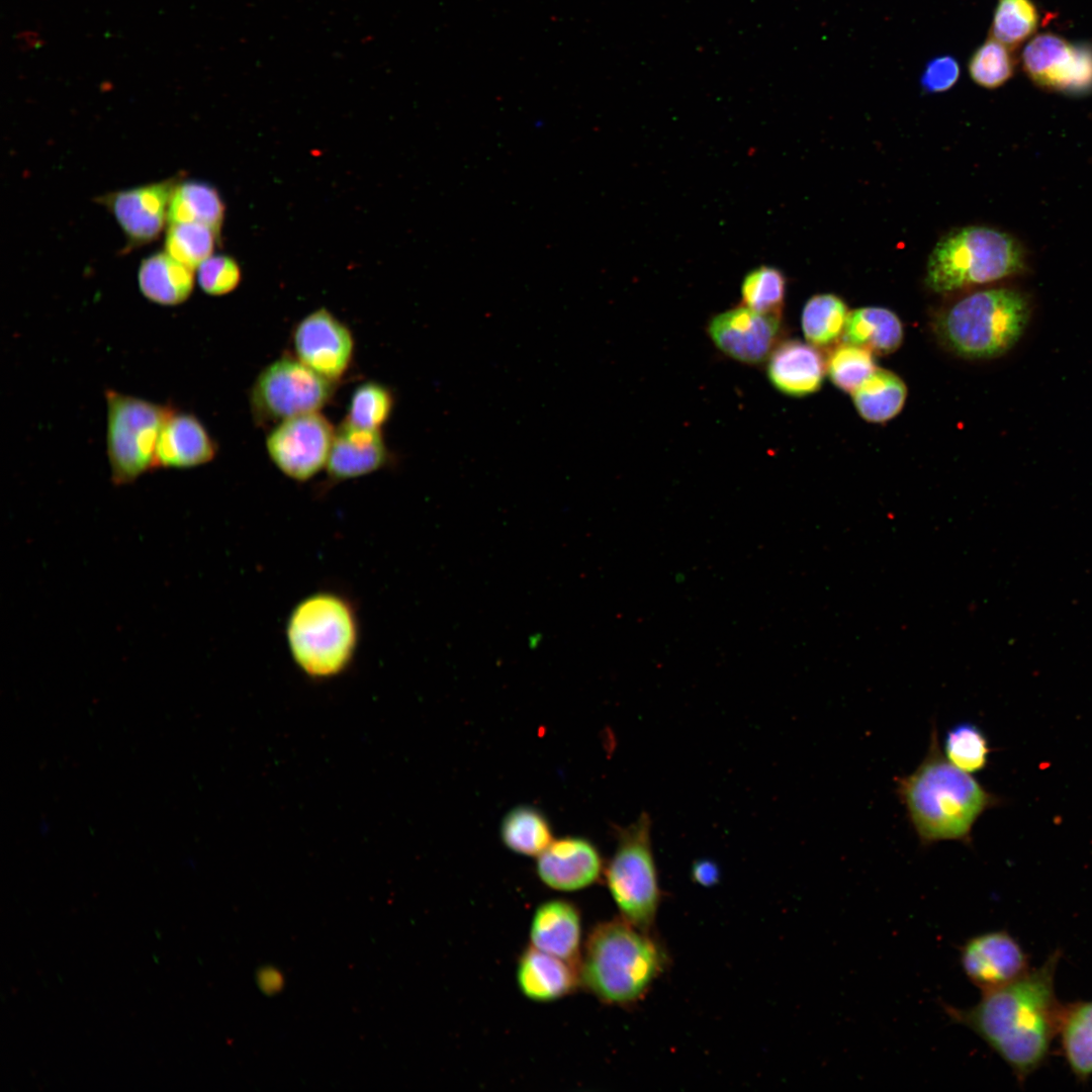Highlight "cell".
Wrapping results in <instances>:
<instances>
[{
  "label": "cell",
  "instance_id": "obj_1",
  "mask_svg": "<svg viewBox=\"0 0 1092 1092\" xmlns=\"http://www.w3.org/2000/svg\"><path fill=\"white\" fill-rule=\"evenodd\" d=\"M1059 949L1014 982L983 993L969 1008L943 1004V1011L984 1040L1022 1084L1049 1059L1064 1010L1056 994Z\"/></svg>",
  "mask_w": 1092,
  "mask_h": 1092
},
{
  "label": "cell",
  "instance_id": "obj_2",
  "mask_svg": "<svg viewBox=\"0 0 1092 1092\" xmlns=\"http://www.w3.org/2000/svg\"><path fill=\"white\" fill-rule=\"evenodd\" d=\"M895 782L898 798L923 846L940 841L971 845L975 823L997 803L976 779L945 757L934 723L921 762Z\"/></svg>",
  "mask_w": 1092,
  "mask_h": 1092
},
{
  "label": "cell",
  "instance_id": "obj_3",
  "mask_svg": "<svg viewBox=\"0 0 1092 1092\" xmlns=\"http://www.w3.org/2000/svg\"><path fill=\"white\" fill-rule=\"evenodd\" d=\"M287 650L297 668L312 679L348 670L362 639L359 607L347 592L312 590L299 599L284 624Z\"/></svg>",
  "mask_w": 1092,
  "mask_h": 1092
},
{
  "label": "cell",
  "instance_id": "obj_4",
  "mask_svg": "<svg viewBox=\"0 0 1092 1092\" xmlns=\"http://www.w3.org/2000/svg\"><path fill=\"white\" fill-rule=\"evenodd\" d=\"M666 956L648 935L625 919L595 926L579 963L580 984L601 1002L627 1006L639 1001L662 973Z\"/></svg>",
  "mask_w": 1092,
  "mask_h": 1092
},
{
  "label": "cell",
  "instance_id": "obj_5",
  "mask_svg": "<svg viewBox=\"0 0 1092 1092\" xmlns=\"http://www.w3.org/2000/svg\"><path fill=\"white\" fill-rule=\"evenodd\" d=\"M1026 297L1009 288L976 291L942 309L933 327L943 346L967 359H989L1012 348L1029 318Z\"/></svg>",
  "mask_w": 1092,
  "mask_h": 1092
},
{
  "label": "cell",
  "instance_id": "obj_6",
  "mask_svg": "<svg viewBox=\"0 0 1092 1092\" xmlns=\"http://www.w3.org/2000/svg\"><path fill=\"white\" fill-rule=\"evenodd\" d=\"M1021 245L1009 234L983 225L954 230L933 248L925 283L934 292L948 293L994 282L1024 269Z\"/></svg>",
  "mask_w": 1092,
  "mask_h": 1092
},
{
  "label": "cell",
  "instance_id": "obj_7",
  "mask_svg": "<svg viewBox=\"0 0 1092 1092\" xmlns=\"http://www.w3.org/2000/svg\"><path fill=\"white\" fill-rule=\"evenodd\" d=\"M106 453L111 479L116 485L134 481L155 468L158 439L175 407L105 390Z\"/></svg>",
  "mask_w": 1092,
  "mask_h": 1092
},
{
  "label": "cell",
  "instance_id": "obj_8",
  "mask_svg": "<svg viewBox=\"0 0 1092 1092\" xmlns=\"http://www.w3.org/2000/svg\"><path fill=\"white\" fill-rule=\"evenodd\" d=\"M651 827L650 816L643 812L623 828L606 872L608 889L622 918L647 932L655 921L660 901Z\"/></svg>",
  "mask_w": 1092,
  "mask_h": 1092
},
{
  "label": "cell",
  "instance_id": "obj_9",
  "mask_svg": "<svg viewBox=\"0 0 1092 1092\" xmlns=\"http://www.w3.org/2000/svg\"><path fill=\"white\" fill-rule=\"evenodd\" d=\"M337 382L316 373L295 356H283L265 366L252 384L253 419L267 425L321 412L332 399Z\"/></svg>",
  "mask_w": 1092,
  "mask_h": 1092
},
{
  "label": "cell",
  "instance_id": "obj_10",
  "mask_svg": "<svg viewBox=\"0 0 1092 1092\" xmlns=\"http://www.w3.org/2000/svg\"><path fill=\"white\" fill-rule=\"evenodd\" d=\"M335 433L321 412L281 421L266 437L268 457L284 476L308 481L326 468Z\"/></svg>",
  "mask_w": 1092,
  "mask_h": 1092
},
{
  "label": "cell",
  "instance_id": "obj_11",
  "mask_svg": "<svg viewBox=\"0 0 1092 1092\" xmlns=\"http://www.w3.org/2000/svg\"><path fill=\"white\" fill-rule=\"evenodd\" d=\"M1022 66L1038 86L1069 94L1092 89V46L1071 43L1053 33L1033 37L1022 53Z\"/></svg>",
  "mask_w": 1092,
  "mask_h": 1092
},
{
  "label": "cell",
  "instance_id": "obj_12",
  "mask_svg": "<svg viewBox=\"0 0 1092 1092\" xmlns=\"http://www.w3.org/2000/svg\"><path fill=\"white\" fill-rule=\"evenodd\" d=\"M295 357L322 376L337 382L354 356L351 330L327 308L302 317L292 331Z\"/></svg>",
  "mask_w": 1092,
  "mask_h": 1092
},
{
  "label": "cell",
  "instance_id": "obj_13",
  "mask_svg": "<svg viewBox=\"0 0 1092 1092\" xmlns=\"http://www.w3.org/2000/svg\"><path fill=\"white\" fill-rule=\"evenodd\" d=\"M179 175L97 197L114 215L128 247H140L157 240L168 222V209Z\"/></svg>",
  "mask_w": 1092,
  "mask_h": 1092
},
{
  "label": "cell",
  "instance_id": "obj_14",
  "mask_svg": "<svg viewBox=\"0 0 1092 1092\" xmlns=\"http://www.w3.org/2000/svg\"><path fill=\"white\" fill-rule=\"evenodd\" d=\"M960 964L968 980L983 993L1004 987L1029 971L1026 952L1005 930L970 937L961 947Z\"/></svg>",
  "mask_w": 1092,
  "mask_h": 1092
},
{
  "label": "cell",
  "instance_id": "obj_15",
  "mask_svg": "<svg viewBox=\"0 0 1092 1092\" xmlns=\"http://www.w3.org/2000/svg\"><path fill=\"white\" fill-rule=\"evenodd\" d=\"M781 317L742 305L715 315L708 325V333L726 355L743 363L757 364L767 359L776 348Z\"/></svg>",
  "mask_w": 1092,
  "mask_h": 1092
},
{
  "label": "cell",
  "instance_id": "obj_16",
  "mask_svg": "<svg viewBox=\"0 0 1092 1092\" xmlns=\"http://www.w3.org/2000/svg\"><path fill=\"white\" fill-rule=\"evenodd\" d=\"M388 461L389 453L381 430L362 429L343 421L336 429L325 468L327 481L322 490L378 471Z\"/></svg>",
  "mask_w": 1092,
  "mask_h": 1092
},
{
  "label": "cell",
  "instance_id": "obj_17",
  "mask_svg": "<svg viewBox=\"0 0 1092 1092\" xmlns=\"http://www.w3.org/2000/svg\"><path fill=\"white\" fill-rule=\"evenodd\" d=\"M537 874L549 888L572 892L596 883L603 860L596 846L578 837L552 841L539 855Z\"/></svg>",
  "mask_w": 1092,
  "mask_h": 1092
},
{
  "label": "cell",
  "instance_id": "obj_18",
  "mask_svg": "<svg viewBox=\"0 0 1092 1092\" xmlns=\"http://www.w3.org/2000/svg\"><path fill=\"white\" fill-rule=\"evenodd\" d=\"M217 444L203 423L193 414L176 408L161 430L155 468L188 469L212 461Z\"/></svg>",
  "mask_w": 1092,
  "mask_h": 1092
},
{
  "label": "cell",
  "instance_id": "obj_19",
  "mask_svg": "<svg viewBox=\"0 0 1092 1092\" xmlns=\"http://www.w3.org/2000/svg\"><path fill=\"white\" fill-rule=\"evenodd\" d=\"M531 946L579 967L581 918L574 904L565 900L542 903L530 925Z\"/></svg>",
  "mask_w": 1092,
  "mask_h": 1092
},
{
  "label": "cell",
  "instance_id": "obj_20",
  "mask_svg": "<svg viewBox=\"0 0 1092 1092\" xmlns=\"http://www.w3.org/2000/svg\"><path fill=\"white\" fill-rule=\"evenodd\" d=\"M826 361L815 346L799 340L782 342L768 357L767 376L784 394L806 396L822 385Z\"/></svg>",
  "mask_w": 1092,
  "mask_h": 1092
},
{
  "label": "cell",
  "instance_id": "obj_21",
  "mask_svg": "<svg viewBox=\"0 0 1092 1092\" xmlns=\"http://www.w3.org/2000/svg\"><path fill=\"white\" fill-rule=\"evenodd\" d=\"M517 982L521 993L538 1003L559 1000L581 986L578 966L531 945L519 958Z\"/></svg>",
  "mask_w": 1092,
  "mask_h": 1092
},
{
  "label": "cell",
  "instance_id": "obj_22",
  "mask_svg": "<svg viewBox=\"0 0 1092 1092\" xmlns=\"http://www.w3.org/2000/svg\"><path fill=\"white\" fill-rule=\"evenodd\" d=\"M138 282L141 292L150 301L166 306L178 305L192 293L193 269L167 252H158L141 262Z\"/></svg>",
  "mask_w": 1092,
  "mask_h": 1092
},
{
  "label": "cell",
  "instance_id": "obj_23",
  "mask_svg": "<svg viewBox=\"0 0 1092 1092\" xmlns=\"http://www.w3.org/2000/svg\"><path fill=\"white\" fill-rule=\"evenodd\" d=\"M843 339L873 354L888 355L900 348L904 330L901 320L891 309L864 306L849 311Z\"/></svg>",
  "mask_w": 1092,
  "mask_h": 1092
},
{
  "label": "cell",
  "instance_id": "obj_24",
  "mask_svg": "<svg viewBox=\"0 0 1092 1092\" xmlns=\"http://www.w3.org/2000/svg\"><path fill=\"white\" fill-rule=\"evenodd\" d=\"M1058 1035L1073 1075L1086 1082L1092 1076V1000L1064 1005Z\"/></svg>",
  "mask_w": 1092,
  "mask_h": 1092
},
{
  "label": "cell",
  "instance_id": "obj_25",
  "mask_svg": "<svg viewBox=\"0 0 1092 1092\" xmlns=\"http://www.w3.org/2000/svg\"><path fill=\"white\" fill-rule=\"evenodd\" d=\"M851 396L858 415L863 420L883 424L902 411L907 397V387L894 372L877 368Z\"/></svg>",
  "mask_w": 1092,
  "mask_h": 1092
},
{
  "label": "cell",
  "instance_id": "obj_26",
  "mask_svg": "<svg viewBox=\"0 0 1092 1092\" xmlns=\"http://www.w3.org/2000/svg\"><path fill=\"white\" fill-rule=\"evenodd\" d=\"M224 216V205L217 190L202 181L182 179L176 185L168 209V222H200L217 234Z\"/></svg>",
  "mask_w": 1092,
  "mask_h": 1092
},
{
  "label": "cell",
  "instance_id": "obj_27",
  "mask_svg": "<svg viewBox=\"0 0 1092 1092\" xmlns=\"http://www.w3.org/2000/svg\"><path fill=\"white\" fill-rule=\"evenodd\" d=\"M848 307L844 300L832 293L811 296L805 303L801 326L807 342L815 347L835 343L845 328Z\"/></svg>",
  "mask_w": 1092,
  "mask_h": 1092
},
{
  "label": "cell",
  "instance_id": "obj_28",
  "mask_svg": "<svg viewBox=\"0 0 1092 1092\" xmlns=\"http://www.w3.org/2000/svg\"><path fill=\"white\" fill-rule=\"evenodd\" d=\"M502 838L510 849L526 855H539L552 842L545 817L527 806L508 813L502 823Z\"/></svg>",
  "mask_w": 1092,
  "mask_h": 1092
},
{
  "label": "cell",
  "instance_id": "obj_29",
  "mask_svg": "<svg viewBox=\"0 0 1092 1092\" xmlns=\"http://www.w3.org/2000/svg\"><path fill=\"white\" fill-rule=\"evenodd\" d=\"M217 236L204 223H170L165 237V252L194 270L212 255Z\"/></svg>",
  "mask_w": 1092,
  "mask_h": 1092
},
{
  "label": "cell",
  "instance_id": "obj_30",
  "mask_svg": "<svg viewBox=\"0 0 1092 1092\" xmlns=\"http://www.w3.org/2000/svg\"><path fill=\"white\" fill-rule=\"evenodd\" d=\"M394 406L391 390L377 381H366L353 391L346 419L348 424L370 430H381Z\"/></svg>",
  "mask_w": 1092,
  "mask_h": 1092
},
{
  "label": "cell",
  "instance_id": "obj_31",
  "mask_svg": "<svg viewBox=\"0 0 1092 1092\" xmlns=\"http://www.w3.org/2000/svg\"><path fill=\"white\" fill-rule=\"evenodd\" d=\"M877 368L870 350L847 342L836 346L826 360V372L831 382L850 394Z\"/></svg>",
  "mask_w": 1092,
  "mask_h": 1092
},
{
  "label": "cell",
  "instance_id": "obj_32",
  "mask_svg": "<svg viewBox=\"0 0 1092 1092\" xmlns=\"http://www.w3.org/2000/svg\"><path fill=\"white\" fill-rule=\"evenodd\" d=\"M786 296V278L775 267L760 266L744 277L741 298L744 306L755 311L782 315Z\"/></svg>",
  "mask_w": 1092,
  "mask_h": 1092
},
{
  "label": "cell",
  "instance_id": "obj_33",
  "mask_svg": "<svg viewBox=\"0 0 1092 1092\" xmlns=\"http://www.w3.org/2000/svg\"><path fill=\"white\" fill-rule=\"evenodd\" d=\"M944 755L958 768L978 772L985 768L990 752L981 729L969 722L954 725L944 738Z\"/></svg>",
  "mask_w": 1092,
  "mask_h": 1092
},
{
  "label": "cell",
  "instance_id": "obj_34",
  "mask_svg": "<svg viewBox=\"0 0 1092 1092\" xmlns=\"http://www.w3.org/2000/svg\"><path fill=\"white\" fill-rule=\"evenodd\" d=\"M1038 13L1030 0H1000L992 23V36L1007 48H1015L1037 27Z\"/></svg>",
  "mask_w": 1092,
  "mask_h": 1092
},
{
  "label": "cell",
  "instance_id": "obj_35",
  "mask_svg": "<svg viewBox=\"0 0 1092 1092\" xmlns=\"http://www.w3.org/2000/svg\"><path fill=\"white\" fill-rule=\"evenodd\" d=\"M972 80L979 86L995 89L1006 83L1014 71V62L1006 46L988 39L972 55L968 64Z\"/></svg>",
  "mask_w": 1092,
  "mask_h": 1092
},
{
  "label": "cell",
  "instance_id": "obj_36",
  "mask_svg": "<svg viewBox=\"0 0 1092 1092\" xmlns=\"http://www.w3.org/2000/svg\"><path fill=\"white\" fill-rule=\"evenodd\" d=\"M197 281L207 294L218 296L234 291L241 281L238 263L224 255H211L197 267Z\"/></svg>",
  "mask_w": 1092,
  "mask_h": 1092
},
{
  "label": "cell",
  "instance_id": "obj_37",
  "mask_svg": "<svg viewBox=\"0 0 1092 1092\" xmlns=\"http://www.w3.org/2000/svg\"><path fill=\"white\" fill-rule=\"evenodd\" d=\"M959 77L960 67L956 59L950 56L937 57L926 65L921 85L929 93H940L950 89Z\"/></svg>",
  "mask_w": 1092,
  "mask_h": 1092
},
{
  "label": "cell",
  "instance_id": "obj_38",
  "mask_svg": "<svg viewBox=\"0 0 1092 1092\" xmlns=\"http://www.w3.org/2000/svg\"><path fill=\"white\" fill-rule=\"evenodd\" d=\"M693 874L696 881L703 885L712 884L718 876L716 868L704 861L695 867Z\"/></svg>",
  "mask_w": 1092,
  "mask_h": 1092
}]
</instances>
